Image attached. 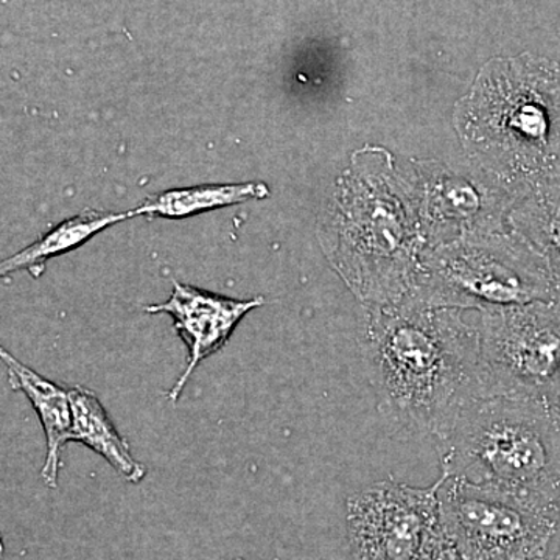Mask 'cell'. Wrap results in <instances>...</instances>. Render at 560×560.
<instances>
[{"label": "cell", "instance_id": "cell-13", "mask_svg": "<svg viewBox=\"0 0 560 560\" xmlns=\"http://www.w3.org/2000/svg\"><path fill=\"white\" fill-rule=\"evenodd\" d=\"M508 223L544 259L560 300V179L517 198Z\"/></svg>", "mask_w": 560, "mask_h": 560}, {"label": "cell", "instance_id": "cell-9", "mask_svg": "<svg viewBox=\"0 0 560 560\" xmlns=\"http://www.w3.org/2000/svg\"><path fill=\"white\" fill-rule=\"evenodd\" d=\"M440 480L415 488L389 478L348 500V534L355 560H418L441 525Z\"/></svg>", "mask_w": 560, "mask_h": 560}, {"label": "cell", "instance_id": "cell-18", "mask_svg": "<svg viewBox=\"0 0 560 560\" xmlns=\"http://www.w3.org/2000/svg\"><path fill=\"white\" fill-rule=\"evenodd\" d=\"M555 412H556V418H558V422H559V427H560V411L555 410Z\"/></svg>", "mask_w": 560, "mask_h": 560}, {"label": "cell", "instance_id": "cell-1", "mask_svg": "<svg viewBox=\"0 0 560 560\" xmlns=\"http://www.w3.org/2000/svg\"><path fill=\"white\" fill-rule=\"evenodd\" d=\"M359 345L381 415L400 429L440 440L488 397L478 326L463 311L411 300L361 305Z\"/></svg>", "mask_w": 560, "mask_h": 560}, {"label": "cell", "instance_id": "cell-5", "mask_svg": "<svg viewBox=\"0 0 560 560\" xmlns=\"http://www.w3.org/2000/svg\"><path fill=\"white\" fill-rule=\"evenodd\" d=\"M407 300L463 312L560 301L544 259L511 228L427 249Z\"/></svg>", "mask_w": 560, "mask_h": 560}, {"label": "cell", "instance_id": "cell-8", "mask_svg": "<svg viewBox=\"0 0 560 560\" xmlns=\"http://www.w3.org/2000/svg\"><path fill=\"white\" fill-rule=\"evenodd\" d=\"M400 173L429 248L510 228L514 195L471 162L419 161Z\"/></svg>", "mask_w": 560, "mask_h": 560}, {"label": "cell", "instance_id": "cell-6", "mask_svg": "<svg viewBox=\"0 0 560 560\" xmlns=\"http://www.w3.org/2000/svg\"><path fill=\"white\" fill-rule=\"evenodd\" d=\"M480 360L488 397L560 400V301L480 312Z\"/></svg>", "mask_w": 560, "mask_h": 560}, {"label": "cell", "instance_id": "cell-4", "mask_svg": "<svg viewBox=\"0 0 560 560\" xmlns=\"http://www.w3.org/2000/svg\"><path fill=\"white\" fill-rule=\"evenodd\" d=\"M438 452L445 477L506 490L560 517V427L550 405L481 397L459 412Z\"/></svg>", "mask_w": 560, "mask_h": 560}, {"label": "cell", "instance_id": "cell-3", "mask_svg": "<svg viewBox=\"0 0 560 560\" xmlns=\"http://www.w3.org/2000/svg\"><path fill=\"white\" fill-rule=\"evenodd\" d=\"M319 242L361 305L396 304L410 296L429 245L386 151L355 154L320 220Z\"/></svg>", "mask_w": 560, "mask_h": 560}, {"label": "cell", "instance_id": "cell-7", "mask_svg": "<svg viewBox=\"0 0 560 560\" xmlns=\"http://www.w3.org/2000/svg\"><path fill=\"white\" fill-rule=\"evenodd\" d=\"M442 475L441 523L471 560H537L560 525L555 512L488 486Z\"/></svg>", "mask_w": 560, "mask_h": 560}, {"label": "cell", "instance_id": "cell-16", "mask_svg": "<svg viewBox=\"0 0 560 560\" xmlns=\"http://www.w3.org/2000/svg\"><path fill=\"white\" fill-rule=\"evenodd\" d=\"M418 560H471L463 550L455 537L440 525L427 547L420 552Z\"/></svg>", "mask_w": 560, "mask_h": 560}, {"label": "cell", "instance_id": "cell-14", "mask_svg": "<svg viewBox=\"0 0 560 560\" xmlns=\"http://www.w3.org/2000/svg\"><path fill=\"white\" fill-rule=\"evenodd\" d=\"M135 212H98V210H88L80 215L72 217L51 228L49 232L33 242L27 248L13 254L9 259H3L0 265V275H13L21 270H43L44 264L60 257L62 254L80 248L88 241H91L95 234L114 226L127 219H132Z\"/></svg>", "mask_w": 560, "mask_h": 560}, {"label": "cell", "instance_id": "cell-2", "mask_svg": "<svg viewBox=\"0 0 560 560\" xmlns=\"http://www.w3.org/2000/svg\"><path fill=\"white\" fill-rule=\"evenodd\" d=\"M471 164L515 200L560 179V65L540 55L493 58L455 106Z\"/></svg>", "mask_w": 560, "mask_h": 560}, {"label": "cell", "instance_id": "cell-12", "mask_svg": "<svg viewBox=\"0 0 560 560\" xmlns=\"http://www.w3.org/2000/svg\"><path fill=\"white\" fill-rule=\"evenodd\" d=\"M72 405V442L86 445L102 456L125 481L138 485L147 469L131 455L127 441L114 427L97 394L84 386L69 389Z\"/></svg>", "mask_w": 560, "mask_h": 560}, {"label": "cell", "instance_id": "cell-15", "mask_svg": "<svg viewBox=\"0 0 560 560\" xmlns=\"http://www.w3.org/2000/svg\"><path fill=\"white\" fill-rule=\"evenodd\" d=\"M270 190L265 184H209V186L189 187V189H173L162 194L151 195L142 206L132 210L135 215L160 217V219L180 220L198 215L208 210L226 208L265 198Z\"/></svg>", "mask_w": 560, "mask_h": 560}, {"label": "cell", "instance_id": "cell-10", "mask_svg": "<svg viewBox=\"0 0 560 560\" xmlns=\"http://www.w3.org/2000/svg\"><path fill=\"white\" fill-rule=\"evenodd\" d=\"M264 304V298L232 300L175 280L168 301L149 305L145 308L147 313H165L172 316L180 340L186 342L189 349L186 370L168 390L167 399L178 400L191 374L202 361L219 352L237 329L241 320Z\"/></svg>", "mask_w": 560, "mask_h": 560}, {"label": "cell", "instance_id": "cell-11", "mask_svg": "<svg viewBox=\"0 0 560 560\" xmlns=\"http://www.w3.org/2000/svg\"><path fill=\"white\" fill-rule=\"evenodd\" d=\"M11 389L24 394L35 408L46 436V458H44L40 477L49 488H57L60 475L61 453L66 444L72 442V405L69 389L61 388L57 383L25 366L16 357L0 350Z\"/></svg>", "mask_w": 560, "mask_h": 560}, {"label": "cell", "instance_id": "cell-17", "mask_svg": "<svg viewBox=\"0 0 560 560\" xmlns=\"http://www.w3.org/2000/svg\"><path fill=\"white\" fill-rule=\"evenodd\" d=\"M537 560H560V525L558 530H556L550 545H548L547 551H545Z\"/></svg>", "mask_w": 560, "mask_h": 560}, {"label": "cell", "instance_id": "cell-19", "mask_svg": "<svg viewBox=\"0 0 560 560\" xmlns=\"http://www.w3.org/2000/svg\"><path fill=\"white\" fill-rule=\"evenodd\" d=\"M555 410H559V411H560V400H559V404H558V405H556Z\"/></svg>", "mask_w": 560, "mask_h": 560}]
</instances>
